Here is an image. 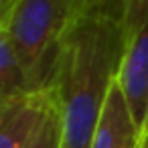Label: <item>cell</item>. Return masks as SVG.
I'll return each mask as SVG.
<instances>
[{"label":"cell","mask_w":148,"mask_h":148,"mask_svg":"<svg viewBox=\"0 0 148 148\" xmlns=\"http://www.w3.org/2000/svg\"><path fill=\"white\" fill-rule=\"evenodd\" d=\"M101 8L122 27L128 39L148 21V0H106Z\"/></svg>","instance_id":"52a82bcc"},{"label":"cell","mask_w":148,"mask_h":148,"mask_svg":"<svg viewBox=\"0 0 148 148\" xmlns=\"http://www.w3.org/2000/svg\"><path fill=\"white\" fill-rule=\"evenodd\" d=\"M106 0H73L75 4V10H87V8H95V6H101Z\"/></svg>","instance_id":"9c48e42d"},{"label":"cell","mask_w":148,"mask_h":148,"mask_svg":"<svg viewBox=\"0 0 148 148\" xmlns=\"http://www.w3.org/2000/svg\"><path fill=\"white\" fill-rule=\"evenodd\" d=\"M126 43V33L101 6L75 12L49 83L63 118V148L91 146Z\"/></svg>","instance_id":"6da1fadb"},{"label":"cell","mask_w":148,"mask_h":148,"mask_svg":"<svg viewBox=\"0 0 148 148\" xmlns=\"http://www.w3.org/2000/svg\"><path fill=\"white\" fill-rule=\"evenodd\" d=\"M142 132L132 120L128 103L114 79L89 148H140Z\"/></svg>","instance_id":"5b68a950"},{"label":"cell","mask_w":148,"mask_h":148,"mask_svg":"<svg viewBox=\"0 0 148 148\" xmlns=\"http://www.w3.org/2000/svg\"><path fill=\"white\" fill-rule=\"evenodd\" d=\"M116 83L142 138L148 136V21L130 35L116 73Z\"/></svg>","instance_id":"277c9868"},{"label":"cell","mask_w":148,"mask_h":148,"mask_svg":"<svg viewBox=\"0 0 148 148\" xmlns=\"http://www.w3.org/2000/svg\"><path fill=\"white\" fill-rule=\"evenodd\" d=\"M29 91L37 89L33 87L29 73L14 53L10 41L4 35H0V101Z\"/></svg>","instance_id":"8992f818"},{"label":"cell","mask_w":148,"mask_h":148,"mask_svg":"<svg viewBox=\"0 0 148 148\" xmlns=\"http://www.w3.org/2000/svg\"><path fill=\"white\" fill-rule=\"evenodd\" d=\"M140 148H148V136H144V140H142V144H140Z\"/></svg>","instance_id":"30bf717a"},{"label":"cell","mask_w":148,"mask_h":148,"mask_svg":"<svg viewBox=\"0 0 148 148\" xmlns=\"http://www.w3.org/2000/svg\"><path fill=\"white\" fill-rule=\"evenodd\" d=\"M55 106L51 85L0 101V148H27Z\"/></svg>","instance_id":"3957f363"},{"label":"cell","mask_w":148,"mask_h":148,"mask_svg":"<svg viewBox=\"0 0 148 148\" xmlns=\"http://www.w3.org/2000/svg\"><path fill=\"white\" fill-rule=\"evenodd\" d=\"M27 148H63V118L59 101Z\"/></svg>","instance_id":"ba28073f"},{"label":"cell","mask_w":148,"mask_h":148,"mask_svg":"<svg viewBox=\"0 0 148 148\" xmlns=\"http://www.w3.org/2000/svg\"><path fill=\"white\" fill-rule=\"evenodd\" d=\"M73 0H10L0 4V35H4L35 89L51 83L59 45L75 16Z\"/></svg>","instance_id":"7a4b0ae2"}]
</instances>
